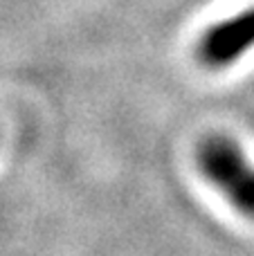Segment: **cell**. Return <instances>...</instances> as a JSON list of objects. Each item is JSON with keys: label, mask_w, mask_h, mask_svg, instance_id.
<instances>
[{"label": "cell", "mask_w": 254, "mask_h": 256, "mask_svg": "<svg viewBox=\"0 0 254 256\" xmlns=\"http://www.w3.org/2000/svg\"><path fill=\"white\" fill-rule=\"evenodd\" d=\"M196 162L205 180L214 184L236 212L254 218V166L232 137L207 135L198 144Z\"/></svg>", "instance_id": "6da1fadb"}, {"label": "cell", "mask_w": 254, "mask_h": 256, "mask_svg": "<svg viewBox=\"0 0 254 256\" xmlns=\"http://www.w3.org/2000/svg\"><path fill=\"white\" fill-rule=\"evenodd\" d=\"M254 48V7L212 25L198 43V58L207 68H228Z\"/></svg>", "instance_id": "7a4b0ae2"}]
</instances>
